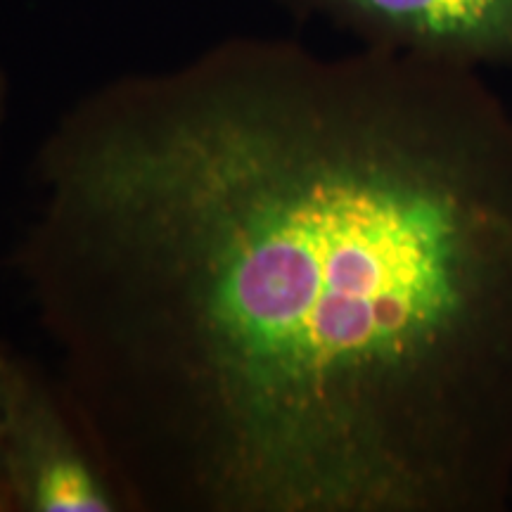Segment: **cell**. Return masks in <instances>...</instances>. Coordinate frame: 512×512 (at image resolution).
<instances>
[{
  "label": "cell",
  "mask_w": 512,
  "mask_h": 512,
  "mask_svg": "<svg viewBox=\"0 0 512 512\" xmlns=\"http://www.w3.org/2000/svg\"><path fill=\"white\" fill-rule=\"evenodd\" d=\"M12 264L128 512L512 503V110L238 36L38 145Z\"/></svg>",
  "instance_id": "obj_1"
},
{
  "label": "cell",
  "mask_w": 512,
  "mask_h": 512,
  "mask_svg": "<svg viewBox=\"0 0 512 512\" xmlns=\"http://www.w3.org/2000/svg\"><path fill=\"white\" fill-rule=\"evenodd\" d=\"M0 465L15 512H128L55 380L17 354Z\"/></svg>",
  "instance_id": "obj_2"
},
{
  "label": "cell",
  "mask_w": 512,
  "mask_h": 512,
  "mask_svg": "<svg viewBox=\"0 0 512 512\" xmlns=\"http://www.w3.org/2000/svg\"><path fill=\"white\" fill-rule=\"evenodd\" d=\"M15 354L0 344V446H3V430H5V413H8V394H10V375ZM0 512H15L12 508V496L5 482L3 465H0Z\"/></svg>",
  "instance_id": "obj_4"
},
{
  "label": "cell",
  "mask_w": 512,
  "mask_h": 512,
  "mask_svg": "<svg viewBox=\"0 0 512 512\" xmlns=\"http://www.w3.org/2000/svg\"><path fill=\"white\" fill-rule=\"evenodd\" d=\"M5 112H8V79H5V72L0 69V138H3Z\"/></svg>",
  "instance_id": "obj_5"
},
{
  "label": "cell",
  "mask_w": 512,
  "mask_h": 512,
  "mask_svg": "<svg viewBox=\"0 0 512 512\" xmlns=\"http://www.w3.org/2000/svg\"><path fill=\"white\" fill-rule=\"evenodd\" d=\"M297 19H325L361 46L460 69L512 64V0H275Z\"/></svg>",
  "instance_id": "obj_3"
}]
</instances>
